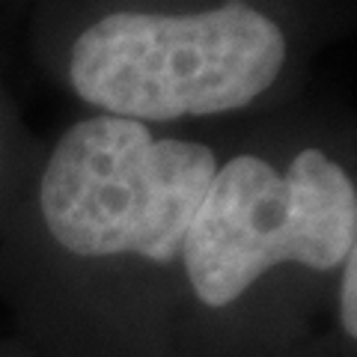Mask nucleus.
Here are the masks:
<instances>
[{"label":"nucleus","mask_w":357,"mask_h":357,"mask_svg":"<svg viewBox=\"0 0 357 357\" xmlns=\"http://www.w3.org/2000/svg\"><path fill=\"white\" fill-rule=\"evenodd\" d=\"M0 161H3V152H0Z\"/></svg>","instance_id":"5"},{"label":"nucleus","mask_w":357,"mask_h":357,"mask_svg":"<svg viewBox=\"0 0 357 357\" xmlns=\"http://www.w3.org/2000/svg\"><path fill=\"white\" fill-rule=\"evenodd\" d=\"M357 248L342 262V283H340V321L342 331L354 340L357 337Z\"/></svg>","instance_id":"4"},{"label":"nucleus","mask_w":357,"mask_h":357,"mask_svg":"<svg viewBox=\"0 0 357 357\" xmlns=\"http://www.w3.org/2000/svg\"><path fill=\"white\" fill-rule=\"evenodd\" d=\"M286 63L280 24L244 0L203 13H110L75 39L69 81L107 116L143 126L248 107Z\"/></svg>","instance_id":"1"},{"label":"nucleus","mask_w":357,"mask_h":357,"mask_svg":"<svg viewBox=\"0 0 357 357\" xmlns=\"http://www.w3.org/2000/svg\"><path fill=\"white\" fill-rule=\"evenodd\" d=\"M215 152L155 137L143 122L89 116L63 134L39 182L48 236L81 259L176 262L199 208Z\"/></svg>","instance_id":"2"},{"label":"nucleus","mask_w":357,"mask_h":357,"mask_svg":"<svg viewBox=\"0 0 357 357\" xmlns=\"http://www.w3.org/2000/svg\"><path fill=\"white\" fill-rule=\"evenodd\" d=\"M357 248V188L321 149L286 170L259 155L218 164L182 244V265L206 307L238 301L265 271H331Z\"/></svg>","instance_id":"3"}]
</instances>
